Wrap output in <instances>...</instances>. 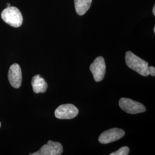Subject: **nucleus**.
Listing matches in <instances>:
<instances>
[{
	"mask_svg": "<svg viewBox=\"0 0 155 155\" xmlns=\"http://www.w3.org/2000/svg\"><path fill=\"white\" fill-rule=\"evenodd\" d=\"M149 70H150V75L152 77L155 76V67L149 66Z\"/></svg>",
	"mask_w": 155,
	"mask_h": 155,
	"instance_id": "obj_12",
	"label": "nucleus"
},
{
	"mask_svg": "<svg viewBox=\"0 0 155 155\" xmlns=\"http://www.w3.org/2000/svg\"><path fill=\"white\" fill-rule=\"evenodd\" d=\"M125 61L127 66L140 75L144 77L150 75L148 63L134 55L131 51L126 52Z\"/></svg>",
	"mask_w": 155,
	"mask_h": 155,
	"instance_id": "obj_1",
	"label": "nucleus"
},
{
	"mask_svg": "<svg viewBox=\"0 0 155 155\" xmlns=\"http://www.w3.org/2000/svg\"><path fill=\"white\" fill-rule=\"evenodd\" d=\"M63 152V146L59 142H54L50 140L47 144H45L40 150L34 152L29 153L32 155H61Z\"/></svg>",
	"mask_w": 155,
	"mask_h": 155,
	"instance_id": "obj_6",
	"label": "nucleus"
},
{
	"mask_svg": "<svg viewBox=\"0 0 155 155\" xmlns=\"http://www.w3.org/2000/svg\"><path fill=\"white\" fill-rule=\"evenodd\" d=\"M125 134L124 130L121 129L112 128L101 133L98 141L101 144H109L121 139Z\"/></svg>",
	"mask_w": 155,
	"mask_h": 155,
	"instance_id": "obj_7",
	"label": "nucleus"
},
{
	"mask_svg": "<svg viewBox=\"0 0 155 155\" xmlns=\"http://www.w3.org/2000/svg\"><path fill=\"white\" fill-rule=\"evenodd\" d=\"M152 12H153V15L155 16V5L153 6V9H152Z\"/></svg>",
	"mask_w": 155,
	"mask_h": 155,
	"instance_id": "obj_13",
	"label": "nucleus"
},
{
	"mask_svg": "<svg viewBox=\"0 0 155 155\" xmlns=\"http://www.w3.org/2000/svg\"><path fill=\"white\" fill-rule=\"evenodd\" d=\"M79 110L72 104H64L60 105L55 111V116L58 119L70 120L77 116Z\"/></svg>",
	"mask_w": 155,
	"mask_h": 155,
	"instance_id": "obj_5",
	"label": "nucleus"
},
{
	"mask_svg": "<svg viewBox=\"0 0 155 155\" xmlns=\"http://www.w3.org/2000/svg\"><path fill=\"white\" fill-rule=\"evenodd\" d=\"M119 106L124 111L132 114L143 113L146 110L145 107L142 104L127 98L120 100Z\"/></svg>",
	"mask_w": 155,
	"mask_h": 155,
	"instance_id": "obj_3",
	"label": "nucleus"
},
{
	"mask_svg": "<svg viewBox=\"0 0 155 155\" xmlns=\"http://www.w3.org/2000/svg\"><path fill=\"white\" fill-rule=\"evenodd\" d=\"M10 6H11V4H10L9 3H8V4H7V8L10 7Z\"/></svg>",
	"mask_w": 155,
	"mask_h": 155,
	"instance_id": "obj_14",
	"label": "nucleus"
},
{
	"mask_svg": "<svg viewBox=\"0 0 155 155\" xmlns=\"http://www.w3.org/2000/svg\"><path fill=\"white\" fill-rule=\"evenodd\" d=\"M8 79L12 86L18 89L22 83V72L20 66L14 63L10 67L8 71Z\"/></svg>",
	"mask_w": 155,
	"mask_h": 155,
	"instance_id": "obj_8",
	"label": "nucleus"
},
{
	"mask_svg": "<svg viewBox=\"0 0 155 155\" xmlns=\"http://www.w3.org/2000/svg\"><path fill=\"white\" fill-rule=\"evenodd\" d=\"M129 153V148L127 147H123L116 152H113L110 155H127Z\"/></svg>",
	"mask_w": 155,
	"mask_h": 155,
	"instance_id": "obj_11",
	"label": "nucleus"
},
{
	"mask_svg": "<svg viewBox=\"0 0 155 155\" xmlns=\"http://www.w3.org/2000/svg\"><path fill=\"white\" fill-rule=\"evenodd\" d=\"M1 18L4 22L15 28L22 25L23 17L20 10L14 6L6 8L1 13Z\"/></svg>",
	"mask_w": 155,
	"mask_h": 155,
	"instance_id": "obj_2",
	"label": "nucleus"
},
{
	"mask_svg": "<svg viewBox=\"0 0 155 155\" xmlns=\"http://www.w3.org/2000/svg\"><path fill=\"white\" fill-rule=\"evenodd\" d=\"M153 31H154V33H155V27L154 28V29H153Z\"/></svg>",
	"mask_w": 155,
	"mask_h": 155,
	"instance_id": "obj_15",
	"label": "nucleus"
},
{
	"mask_svg": "<svg viewBox=\"0 0 155 155\" xmlns=\"http://www.w3.org/2000/svg\"><path fill=\"white\" fill-rule=\"evenodd\" d=\"M90 70L96 82L102 81L106 73V64L104 58L102 56L97 57L91 64Z\"/></svg>",
	"mask_w": 155,
	"mask_h": 155,
	"instance_id": "obj_4",
	"label": "nucleus"
},
{
	"mask_svg": "<svg viewBox=\"0 0 155 155\" xmlns=\"http://www.w3.org/2000/svg\"><path fill=\"white\" fill-rule=\"evenodd\" d=\"M92 0H74L75 11L79 16L84 15L89 10Z\"/></svg>",
	"mask_w": 155,
	"mask_h": 155,
	"instance_id": "obj_10",
	"label": "nucleus"
},
{
	"mask_svg": "<svg viewBox=\"0 0 155 155\" xmlns=\"http://www.w3.org/2000/svg\"><path fill=\"white\" fill-rule=\"evenodd\" d=\"M31 84L33 91L37 94L45 93L48 87L47 83L40 75H36L32 78Z\"/></svg>",
	"mask_w": 155,
	"mask_h": 155,
	"instance_id": "obj_9",
	"label": "nucleus"
},
{
	"mask_svg": "<svg viewBox=\"0 0 155 155\" xmlns=\"http://www.w3.org/2000/svg\"><path fill=\"white\" fill-rule=\"evenodd\" d=\"M1 122H0V127H1Z\"/></svg>",
	"mask_w": 155,
	"mask_h": 155,
	"instance_id": "obj_16",
	"label": "nucleus"
}]
</instances>
